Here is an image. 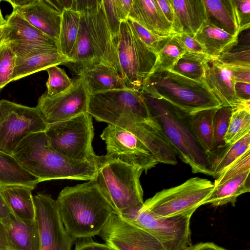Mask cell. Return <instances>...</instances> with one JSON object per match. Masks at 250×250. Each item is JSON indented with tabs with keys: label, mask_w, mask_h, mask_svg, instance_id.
Listing matches in <instances>:
<instances>
[{
	"label": "cell",
	"mask_w": 250,
	"mask_h": 250,
	"mask_svg": "<svg viewBox=\"0 0 250 250\" xmlns=\"http://www.w3.org/2000/svg\"><path fill=\"white\" fill-rule=\"evenodd\" d=\"M56 201L64 227L75 241L99 235L116 213L94 180L65 187Z\"/></svg>",
	"instance_id": "cell-1"
},
{
	"label": "cell",
	"mask_w": 250,
	"mask_h": 250,
	"mask_svg": "<svg viewBox=\"0 0 250 250\" xmlns=\"http://www.w3.org/2000/svg\"><path fill=\"white\" fill-rule=\"evenodd\" d=\"M12 155L39 182L55 179L93 180L97 163L63 156L50 145L45 131L31 133L17 145Z\"/></svg>",
	"instance_id": "cell-2"
},
{
	"label": "cell",
	"mask_w": 250,
	"mask_h": 250,
	"mask_svg": "<svg viewBox=\"0 0 250 250\" xmlns=\"http://www.w3.org/2000/svg\"><path fill=\"white\" fill-rule=\"evenodd\" d=\"M140 92L152 118L160 126L177 156L190 166L193 173L213 176L208 153L192 129L190 114L164 99Z\"/></svg>",
	"instance_id": "cell-3"
},
{
	"label": "cell",
	"mask_w": 250,
	"mask_h": 250,
	"mask_svg": "<svg viewBox=\"0 0 250 250\" xmlns=\"http://www.w3.org/2000/svg\"><path fill=\"white\" fill-rule=\"evenodd\" d=\"M143 171L138 167L98 156L93 180L116 213L125 219L132 217L144 204L140 181Z\"/></svg>",
	"instance_id": "cell-4"
},
{
	"label": "cell",
	"mask_w": 250,
	"mask_h": 250,
	"mask_svg": "<svg viewBox=\"0 0 250 250\" xmlns=\"http://www.w3.org/2000/svg\"><path fill=\"white\" fill-rule=\"evenodd\" d=\"M140 91L164 99L189 114L221 106L206 82L190 79L171 70L151 72Z\"/></svg>",
	"instance_id": "cell-5"
},
{
	"label": "cell",
	"mask_w": 250,
	"mask_h": 250,
	"mask_svg": "<svg viewBox=\"0 0 250 250\" xmlns=\"http://www.w3.org/2000/svg\"><path fill=\"white\" fill-rule=\"evenodd\" d=\"M87 112L97 121L125 128L143 122L157 123L141 92L128 88L90 95Z\"/></svg>",
	"instance_id": "cell-6"
},
{
	"label": "cell",
	"mask_w": 250,
	"mask_h": 250,
	"mask_svg": "<svg viewBox=\"0 0 250 250\" xmlns=\"http://www.w3.org/2000/svg\"><path fill=\"white\" fill-rule=\"evenodd\" d=\"M50 146L70 159L97 163L99 156L93 151L94 128L88 113L69 120L48 124L44 131Z\"/></svg>",
	"instance_id": "cell-7"
},
{
	"label": "cell",
	"mask_w": 250,
	"mask_h": 250,
	"mask_svg": "<svg viewBox=\"0 0 250 250\" xmlns=\"http://www.w3.org/2000/svg\"><path fill=\"white\" fill-rule=\"evenodd\" d=\"M214 188L210 180L196 177L164 189L144 202L143 207L158 217L191 214L203 205Z\"/></svg>",
	"instance_id": "cell-8"
},
{
	"label": "cell",
	"mask_w": 250,
	"mask_h": 250,
	"mask_svg": "<svg viewBox=\"0 0 250 250\" xmlns=\"http://www.w3.org/2000/svg\"><path fill=\"white\" fill-rule=\"evenodd\" d=\"M116 49L120 75L126 87L140 91L152 71L157 54L140 40L127 20L121 21Z\"/></svg>",
	"instance_id": "cell-9"
},
{
	"label": "cell",
	"mask_w": 250,
	"mask_h": 250,
	"mask_svg": "<svg viewBox=\"0 0 250 250\" xmlns=\"http://www.w3.org/2000/svg\"><path fill=\"white\" fill-rule=\"evenodd\" d=\"M47 124L37 107L0 100V151L12 155L28 134L44 131Z\"/></svg>",
	"instance_id": "cell-10"
},
{
	"label": "cell",
	"mask_w": 250,
	"mask_h": 250,
	"mask_svg": "<svg viewBox=\"0 0 250 250\" xmlns=\"http://www.w3.org/2000/svg\"><path fill=\"white\" fill-rule=\"evenodd\" d=\"M191 216L158 217L143 205L132 217L125 220L152 235L165 250H185L191 245L189 227Z\"/></svg>",
	"instance_id": "cell-11"
},
{
	"label": "cell",
	"mask_w": 250,
	"mask_h": 250,
	"mask_svg": "<svg viewBox=\"0 0 250 250\" xmlns=\"http://www.w3.org/2000/svg\"><path fill=\"white\" fill-rule=\"evenodd\" d=\"M101 138L106 145V159L138 167L146 173L159 164L146 145L129 129L108 125Z\"/></svg>",
	"instance_id": "cell-12"
},
{
	"label": "cell",
	"mask_w": 250,
	"mask_h": 250,
	"mask_svg": "<svg viewBox=\"0 0 250 250\" xmlns=\"http://www.w3.org/2000/svg\"><path fill=\"white\" fill-rule=\"evenodd\" d=\"M90 95L84 82L79 76L64 91L53 96L42 94L36 107L47 125L60 122L87 113Z\"/></svg>",
	"instance_id": "cell-13"
},
{
	"label": "cell",
	"mask_w": 250,
	"mask_h": 250,
	"mask_svg": "<svg viewBox=\"0 0 250 250\" xmlns=\"http://www.w3.org/2000/svg\"><path fill=\"white\" fill-rule=\"evenodd\" d=\"M40 240V250H71L75 240L65 230L56 201L48 194L33 196Z\"/></svg>",
	"instance_id": "cell-14"
},
{
	"label": "cell",
	"mask_w": 250,
	"mask_h": 250,
	"mask_svg": "<svg viewBox=\"0 0 250 250\" xmlns=\"http://www.w3.org/2000/svg\"><path fill=\"white\" fill-rule=\"evenodd\" d=\"M99 235L115 250H165L152 235L116 213Z\"/></svg>",
	"instance_id": "cell-15"
},
{
	"label": "cell",
	"mask_w": 250,
	"mask_h": 250,
	"mask_svg": "<svg viewBox=\"0 0 250 250\" xmlns=\"http://www.w3.org/2000/svg\"><path fill=\"white\" fill-rule=\"evenodd\" d=\"M9 42L16 56L33 50L57 48V41L32 25L13 11L6 20Z\"/></svg>",
	"instance_id": "cell-16"
},
{
	"label": "cell",
	"mask_w": 250,
	"mask_h": 250,
	"mask_svg": "<svg viewBox=\"0 0 250 250\" xmlns=\"http://www.w3.org/2000/svg\"><path fill=\"white\" fill-rule=\"evenodd\" d=\"M91 2L92 0H73L72 6L81 12V21L75 45L68 57L69 62L65 64L72 70L101 62L92 32Z\"/></svg>",
	"instance_id": "cell-17"
},
{
	"label": "cell",
	"mask_w": 250,
	"mask_h": 250,
	"mask_svg": "<svg viewBox=\"0 0 250 250\" xmlns=\"http://www.w3.org/2000/svg\"><path fill=\"white\" fill-rule=\"evenodd\" d=\"M13 11L37 29L58 41L62 12L49 0H31L25 5L14 8Z\"/></svg>",
	"instance_id": "cell-18"
},
{
	"label": "cell",
	"mask_w": 250,
	"mask_h": 250,
	"mask_svg": "<svg viewBox=\"0 0 250 250\" xmlns=\"http://www.w3.org/2000/svg\"><path fill=\"white\" fill-rule=\"evenodd\" d=\"M91 19L92 32L101 62L112 67L120 75L116 42L107 25L101 0H92Z\"/></svg>",
	"instance_id": "cell-19"
},
{
	"label": "cell",
	"mask_w": 250,
	"mask_h": 250,
	"mask_svg": "<svg viewBox=\"0 0 250 250\" xmlns=\"http://www.w3.org/2000/svg\"><path fill=\"white\" fill-rule=\"evenodd\" d=\"M72 71L82 78L90 95L127 88L113 68L101 62L82 66Z\"/></svg>",
	"instance_id": "cell-20"
},
{
	"label": "cell",
	"mask_w": 250,
	"mask_h": 250,
	"mask_svg": "<svg viewBox=\"0 0 250 250\" xmlns=\"http://www.w3.org/2000/svg\"><path fill=\"white\" fill-rule=\"evenodd\" d=\"M206 82L210 90L221 104L231 108L240 100L235 91V82L229 68L215 59H212L206 67Z\"/></svg>",
	"instance_id": "cell-21"
},
{
	"label": "cell",
	"mask_w": 250,
	"mask_h": 250,
	"mask_svg": "<svg viewBox=\"0 0 250 250\" xmlns=\"http://www.w3.org/2000/svg\"><path fill=\"white\" fill-rule=\"evenodd\" d=\"M68 62V58L57 48L33 50L22 53L16 57L12 81Z\"/></svg>",
	"instance_id": "cell-22"
},
{
	"label": "cell",
	"mask_w": 250,
	"mask_h": 250,
	"mask_svg": "<svg viewBox=\"0 0 250 250\" xmlns=\"http://www.w3.org/2000/svg\"><path fill=\"white\" fill-rule=\"evenodd\" d=\"M174 13L172 28L174 34L192 37L207 20L203 0H170Z\"/></svg>",
	"instance_id": "cell-23"
},
{
	"label": "cell",
	"mask_w": 250,
	"mask_h": 250,
	"mask_svg": "<svg viewBox=\"0 0 250 250\" xmlns=\"http://www.w3.org/2000/svg\"><path fill=\"white\" fill-rule=\"evenodd\" d=\"M128 19L155 34L162 36L174 34L171 25L162 13L156 0H133Z\"/></svg>",
	"instance_id": "cell-24"
},
{
	"label": "cell",
	"mask_w": 250,
	"mask_h": 250,
	"mask_svg": "<svg viewBox=\"0 0 250 250\" xmlns=\"http://www.w3.org/2000/svg\"><path fill=\"white\" fill-rule=\"evenodd\" d=\"M3 224L10 250H40V234L36 219L22 220L13 214Z\"/></svg>",
	"instance_id": "cell-25"
},
{
	"label": "cell",
	"mask_w": 250,
	"mask_h": 250,
	"mask_svg": "<svg viewBox=\"0 0 250 250\" xmlns=\"http://www.w3.org/2000/svg\"><path fill=\"white\" fill-rule=\"evenodd\" d=\"M238 36L229 34L207 20L193 37L205 54L215 59L235 45Z\"/></svg>",
	"instance_id": "cell-26"
},
{
	"label": "cell",
	"mask_w": 250,
	"mask_h": 250,
	"mask_svg": "<svg viewBox=\"0 0 250 250\" xmlns=\"http://www.w3.org/2000/svg\"><path fill=\"white\" fill-rule=\"evenodd\" d=\"M32 190L23 185L0 186V193L12 213L16 217L25 220L36 219Z\"/></svg>",
	"instance_id": "cell-27"
},
{
	"label": "cell",
	"mask_w": 250,
	"mask_h": 250,
	"mask_svg": "<svg viewBox=\"0 0 250 250\" xmlns=\"http://www.w3.org/2000/svg\"><path fill=\"white\" fill-rule=\"evenodd\" d=\"M250 171H247L219 185L214 186L213 190L203 205L210 204L219 207L228 204L234 206L237 197L250 191Z\"/></svg>",
	"instance_id": "cell-28"
},
{
	"label": "cell",
	"mask_w": 250,
	"mask_h": 250,
	"mask_svg": "<svg viewBox=\"0 0 250 250\" xmlns=\"http://www.w3.org/2000/svg\"><path fill=\"white\" fill-rule=\"evenodd\" d=\"M207 20L230 34H239L232 0H203Z\"/></svg>",
	"instance_id": "cell-29"
},
{
	"label": "cell",
	"mask_w": 250,
	"mask_h": 250,
	"mask_svg": "<svg viewBox=\"0 0 250 250\" xmlns=\"http://www.w3.org/2000/svg\"><path fill=\"white\" fill-rule=\"evenodd\" d=\"M80 21L81 12L72 6V3L70 7L64 8L62 11L57 47L59 51L67 58L75 45Z\"/></svg>",
	"instance_id": "cell-30"
},
{
	"label": "cell",
	"mask_w": 250,
	"mask_h": 250,
	"mask_svg": "<svg viewBox=\"0 0 250 250\" xmlns=\"http://www.w3.org/2000/svg\"><path fill=\"white\" fill-rule=\"evenodd\" d=\"M39 183L12 155L0 151V186L23 185L33 189Z\"/></svg>",
	"instance_id": "cell-31"
},
{
	"label": "cell",
	"mask_w": 250,
	"mask_h": 250,
	"mask_svg": "<svg viewBox=\"0 0 250 250\" xmlns=\"http://www.w3.org/2000/svg\"><path fill=\"white\" fill-rule=\"evenodd\" d=\"M250 149V132L231 144L208 153L210 166L216 178L230 164Z\"/></svg>",
	"instance_id": "cell-32"
},
{
	"label": "cell",
	"mask_w": 250,
	"mask_h": 250,
	"mask_svg": "<svg viewBox=\"0 0 250 250\" xmlns=\"http://www.w3.org/2000/svg\"><path fill=\"white\" fill-rule=\"evenodd\" d=\"M219 108L204 109L190 114L193 131L207 153L213 150V118Z\"/></svg>",
	"instance_id": "cell-33"
},
{
	"label": "cell",
	"mask_w": 250,
	"mask_h": 250,
	"mask_svg": "<svg viewBox=\"0 0 250 250\" xmlns=\"http://www.w3.org/2000/svg\"><path fill=\"white\" fill-rule=\"evenodd\" d=\"M211 59L204 53L186 51L171 71L199 82H206V67Z\"/></svg>",
	"instance_id": "cell-34"
},
{
	"label": "cell",
	"mask_w": 250,
	"mask_h": 250,
	"mask_svg": "<svg viewBox=\"0 0 250 250\" xmlns=\"http://www.w3.org/2000/svg\"><path fill=\"white\" fill-rule=\"evenodd\" d=\"M174 35L158 53L152 72L171 70L185 53L186 50L175 38Z\"/></svg>",
	"instance_id": "cell-35"
},
{
	"label": "cell",
	"mask_w": 250,
	"mask_h": 250,
	"mask_svg": "<svg viewBox=\"0 0 250 250\" xmlns=\"http://www.w3.org/2000/svg\"><path fill=\"white\" fill-rule=\"evenodd\" d=\"M250 132V111L239 109L232 111L224 137L226 144H231Z\"/></svg>",
	"instance_id": "cell-36"
},
{
	"label": "cell",
	"mask_w": 250,
	"mask_h": 250,
	"mask_svg": "<svg viewBox=\"0 0 250 250\" xmlns=\"http://www.w3.org/2000/svg\"><path fill=\"white\" fill-rule=\"evenodd\" d=\"M232 111L231 106H221L215 114L213 124V151L220 149L227 145L225 142L224 137L229 127Z\"/></svg>",
	"instance_id": "cell-37"
},
{
	"label": "cell",
	"mask_w": 250,
	"mask_h": 250,
	"mask_svg": "<svg viewBox=\"0 0 250 250\" xmlns=\"http://www.w3.org/2000/svg\"><path fill=\"white\" fill-rule=\"evenodd\" d=\"M127 21L138 37L152 52L158 54L173 35L162 36L153 33L136 21L127 19Z\"/></svg>",
	"instance_id": "cell-38"
},
{
	"label": "cell",
	"mask_w": 250,
	"mask_h": 250,
	"mask_svg": "<svg viewBox=\"0 0 250 250\" xmlns=\"http://www.w3.org/2000/svg\"><path fill=\"white\" fill-rule=\"evenodd\" d=\"M214 59L226 65L250 67V46L237 42Z\"/></svg>",
	"instance_id": "cell-39"
},
{
	"label": "cell",
	"mask_w": 250,
	"mask_h": 250,
	"mask_svg": "<svg viewBox=\"0 0 250 250\" xmlns=\"http://www.w3.org/2000/svg\"><path fill=\"white\" fill-rule=\"evenodd\" d=\"M48 75L46 83L47 92L48 96H53L64 91L68 89L73 83L65 72L62 68L53 65L46 68Z\"/></svg>",
	"instance_id": "cell-40"
},
{
	"label": "cell",
	"mask_w": 250,
	"mask_h": 250,
	"mask_svg": "<svg viewBox=\"0 0 250 250\" xmlns=\"http://www.w3.org/2000/svg\"><path fill=\"white\" fill-rule=\"evenodd\" d=\"M16 55L9 42L0 46V88L12 81Z\"/></svg>",
	"instance_id": "cell-41"
},
{
	"label": "cell",
	"mask_w": 250,
	"mask_h": 250,
	"mask_svg": "<svg viewBox=\"0 0 250 250\" xmlns=\"http://www.w3.org/2000/svg\"><path fill=\"white\" fill-rule=\"evenodd\" d=\"M248 170H250V149L230 164L216 177L214 186L219 185Z\"/></svg>",
	"instance_id": "cell-42"
},
{
	"label": "cell",
	"mask_w": 250,
	"mask_h": 250,
	"mask_svg": "<svg viewBox=\"0 0 250 250\" xmlns=\"http://www.w3.org/2000/svg\"><path fill=\"white\" fill-rule=\"evenodd\" d=\"M101 5L112 38L117 43L121 21L115 0H102Z\"/></svg>",
	"instance_id": "cell-43"
},
{
	"label": "cell",
	"mask_w": 250,
	"mask_h": 250,
	"mask_svg": "<svg viewBox=\"0 0 250 250\" xmlns=\"http://www.w3.org/2000/svg\"><path fill=\"white\" fill-rule=\"evenodd\" d=\"M239 33L250 27V0H232Z\"/></svg>",
	"instance_id": "cell-44"
},
{
	"label": "cell",
	"mask_w": 250,
	"mask_h": 250,
	"mask_svg": "<svg viewBox=\"0 0 250 250\" xmlns=\"http://www.w3.org/2000/svg\"><path fill=\"white\" fill-rule=\"evenodd\" d=\"M174 37L186 51L205 54L202 47L193 37L186 33L175 34Z\"/></svg>",
	"instance_id": "cell-45"
},
{
	"label": "cell",
	"mask_w": 250,
	"mask_h": 250,
	"mask_svg": "<svg viewBox=\"0 0 250 250\" xmlns=\"http://www.w3.org/2000/svg\"><path fill=\"white\" fill-rule=\"evenodd\" d=\"M74 250H115L106 244L96 242L90 238L78 239Z\"/></svg>",
	"instance_id": "cell-46"
},
{
	"label": "cell",
	"mask_w": 250,
	"mask_h": 250,
	"mask_svg": "<svg viewBox=\"0 0 250 250\" xmlns=\"http://www.w3.org/2000/svg\"><path fill=\"white\" fill-rule=\"evenodd\" d=\"M227 66L231 70L235 83H250V67Z\"/></svg>",
	"instance_id": "cell-47"
},
{
	"label": "cell",
	"mask_w": 250,
	"mask_h": 250,
	"mask_svg": "<svg viewBox=\"0 0 250 250\" xmlns=\"http://www.w3.org/2000/svg\"><path fill=\"white\" fill-rule=\"evenodd\" d=\"M132 2L133 0H115L116 7L121 21L127 20Z\"/></svg>",
	"instance_id": "cell-48"
},
{
	"label": "cell",
	"mask_w": 250,
	"mask_h": 250,
	"mask_svg": "<svg viewBox=\"0 0 250 250\" xmlns=\"http://www.w3.org/2000/svg\"><path fill=\"white\" fill-rule=\"evenodd\" d=\"M156 2L172 26L174 21V13L170 0H156Z\"/></svg>",
	"instance_id": "cell-49"
},
{
	"label": "cell",
	"mask_w": 250,
	"mask_h": 250,
	"mask_svg": "<svg viewBox=\"0 0 250 250\" xmlns=\"http://www.w3.org/2000/svg\"><path fill=\"white\" fill-rule=\"evenodd\" d=\"M235 91L237 97L240 100H250V83H235Z\"/></svg>",
	"instance_id": "cell-50"
},
{
	"label": "cell",
	"mask_w": 250,
	"mask_h": 250,
	"mask_svg": "<svg viewBox=\"0 0 250 250\" xmlns=\"http://www.w3.org/2000/svg\"><path fill=\"white\" fill-rule=\"evenodd\" d=\"M13 214L0 193V221L3 224L8 220Z\"/></svg>",
	"instance_id": "cell-51"
},
{
	"label": "cell",
	"mask_w": 250,
	"mask_h": 250,
	"mask_svg": "<svg viewBox=\"0 0 250 250\" xmlns=\"http://www.w3.org/2000/svg\"><path fill=\"white\" fill-rule=\"evenodd\" d=\"M185 250H227L213 243H200L191 245Z\"/></svg>",
	"instance_id": "cell-52"
},
{
	"label": "cell",
	"mask_w": 250,
	"mask_h": 250,
	"mask_svg": "<svg viewBox=\"0 0 250 250\" xmlns=\"http://www.w3.org/2000/svg\"><path fill=\"white\" fill-rule=\"evenodd\" d=\"M0 249L1 250H10L8 242L5 227L0 221Z\"/></svg>",
	"instance_id": "cell-53"
},
{
	"label": "cell",
	"mask_w": 250,
	"mask_h": 250,
	"mask_svg": "<svg viewBox=\"0 0 250 250\" xmlns=\"http://www.w3.org/2000/svg\"><path fill=\"white\" fill-rule=\"evenodd\" d=\"M8 27L6 24L0 26V46L7 42Z\"/></svg>",
	"instance_id": "cell-54"
},
{
	"label": "cell",
	"mask_w": 250,
	"mask_h": 250,
	"mask_svg": "<svg viewBox=\"0 0 250 250\" xmlns=\"http://www.w3.org/2000/svg\"><path fill=\"white\" fill-rule=\"evenodd\" d=\"M31 1V0H7L12 5L13 8L25 5L30 3Z\"/></svg>",
	"instance_id": "cell-55"
},
{
	"label": "cell",
	"mask_w": 250,
	"mask_h": 250,
	"mask_svg": "<svg viewBox=\"0 0 250 250\" xmlns=\"http://www.w3.org/2000/svg\"><path fill=\"white\" fill-rule=\"evenodd\" d=\"M0 1H1L0 0ZM6 20H5L3 18V16L1 14L0 8V26L4 25L6 24Z\"/></svg>",
	"instance_id": "cell-56"
},
{
	"label": "cell",
	"mask_w": 250,
	"mask_h": 250,
	"mask_svg": "<svg viewBox=\"0 0 250 250\" xmlns=\"http://www.w3.org/2000/svg\"><path fill=\"white\" fill-rule=\"evenodd\" d=\"M0 250H1L0 249Z\"/></svg>",
	"instance_id": "cell-57"
}]
</instances>
